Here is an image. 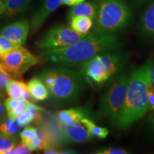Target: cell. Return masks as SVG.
<instances>
[{
  "instance_id": "obj_1",
  "label": "cell",
  "mask_w": 154,
  "mask_h": 154,
  "mask_svg": "<svg viewBox=\"0 0 154 154\" xmlns=\"http://www.w3.org/2000/svg\"><path fill=\"white\" fill-rule=\"evenodd\" d=\"M121 46L116 34L94 32L67 47L44 49L41 54L44 60L61 66H81L96 55L118 51Z\"/></svg>"
},
{
  "instance_id": "obj_2",
  "label": "cell",
  "mask_w": 154,
  "mask_h": 154,
  "mask_svg": "<svg viewBox=\"0 0 154 154\" xmlns=\"http://www.w3.org/2000/svg\"><path fill=\"white\" fill-rule=\"evenodd\" d=\"M152 60V59H148L129 77L124 103L113 123L119 129L129 128L149 111L147 88L151 82Z\"/></svg>"
},
{
  "instance_id": "obj_3",
  "label": "cell",
  "mask_w": 154,
  "mask_h": 154,
  "mask_svg": "<svg viewBox=\"0 0 154 154\" xmlns=\"http://www.w3.org/2000/svg\"><path fill=\"white\" fill-rule=\"evenodd\" d=\"M38 77L47 86L51 99L59 104L76 101L85 88V79L80 72L66 67L43 69Z\"/></svg>"
},
{
  "instance_id": "obj_4",
  "label": "cell",
  "mask_w": 154,
  "mask_h": 154,
  "mask_svg": "<svg viewBox=\"0 0 154 154\" xmlns=\"http://www.w3.org/2000/svg\"><path fill=\"white\" fill-rule=\"evenodd\" d=\"M126 61V54L117 51L100 54L83 63L80 73L92 86H99L121 72Z\"/></svg>"
},
{
  "instance_id": "obj_5",
  "label": "cell",
  "mask_w": 154,
  "mask_h": 154,
  "mask_svg": "<svg viewBox=\"0 0 154 154\" xmlns=\"http://www.w3.org/2000/svg\"><path fill=\"white\" fill-rule=\"evenodd\" d=\"M96 19L95 32L114 34L128 26L131 11L124 0H101Z\"/></svg>"
},
{
  "instance_id": "obj_6",
  "label": "cell",
  "mask_w": 154,
  "mask_h": 154,
  "mask_svg": "<svg viewBox=\"0 0 154 154\" xmlns=\"http://www.w3.org/2000/svg\"><path fill=\"white\" fill-rule=\"evenodd\" d=\"M129 77L124 74L114 79L101 99L100 114L108 117L112 123L116 120L124 103Z\"/></svg>"
},
{
  "instance_id": "obj_7",
  "label": "cell",
  "mask_w": 154,
  "mask_h": 154,
  "mask_svg": "<svg viewBox=\"0 0 154 154\" xmlns=\"http://www.w3.org/2000/svg\"><path fill=\"white\" fill-rule=\"evenodd\" d=\"M42 57L34 55L22 46H17L1 57V64L13 78H21L30 68L42 62Z\"/></svg>"
},
{
  "instance_id": "obj_8",
  "label": "cell",
  "mask_w": 154,
  "mask_h": 154,
  "mask_svg": "<svg viewBox=\"0 0 154 154\" xmlns=\"http://www.w3.org/2000/svg\"><path fill=\"white\" fill-rule=\"evenodd\" d=\"M86 34L77 33L71 27L56 26L47 32L41 39L36 42V47L42 50L67 47L79 41Z\"/></svg>"
},
{
  "instance_id": "obj_9",
  "label": "cell",
  "mask_w": 154,
  "mask_h": 154,
  "mask_svg": "<svg viewBox=\"0 0 154 154\" xmlns=\"http://www.w3.org/2000/svg\"><path fill=\"white\" fill-rule=\"evenodd\" d=\"M59 129L61 137L69 143H84L94 138L80 121L59 127Z\"/></svg>"
},
{
  "instance_id": "obj_10",
  "label": "cell",
  "mask_w": 154,
  "mask_h": 154,
  "mask_svg": "<svg viewBox=\"0 0 154 154\" xmlns=\"http://www.w3.org/2000/svg\"><path fill=\"white\" fill-rule=\"evenodd\" d=\"M30 24L28 20L11 23L0 29V35L13 42L15 46H22L27 38Z\"/></svg>"
},
{
  "instance_id": "obj_11",
  "label": "cell",
  "mask_w": 154,
  "mask_h": 154,
  "mask_svg": "<svg viewBox=\"0 0 154 154\" xmlns=\"http://www.w3.org/2000/svg\"><path fill=\"white\" fill-rule=\"evenodd\" d=\"M61 5V0H44L31 20L32 32H36L42 27L48 17Z\"/></svg>"
},
{
  "instance_id": "obj_12",
  "label": "cell",
  "mask_w": 154,
  "mask_h": 154,
  "mask_svg": "<svg viewBox=\"0 0 154 154\" xmlns=\"http://www.w3.org/2000/svg\"><path fill=\"white\" fill-rule=\"evenodd\" d=\"M84 117H88V110L84 108H73L61 110L57 115L58 127L77 121L81 122V120Z\"/></svg>"
},
{
  "instance_id": "obj_13",
  "label": "cell",
  "mask_w": 154,
  "mask_h": 154,
  "mask_svg": "<svg viewBox=\"0 0 154 154\" xmlns=\"http://www.w3.org/2000/svg\"><path fill=\"white\" fill-rule=\"evenodd\" d=\"M99 5L94 2H86L77 4L73 6L69 11V19L76 16H83L90 17L92 19H96L98 14Z\"/></svg>"
},
{
  "instance_id": "obj_14",
  "label": "cell",
  "mask_w": 154,
  "mask_h": 154,
  "mask_svg": "<svg viewBox=\"0 0 154 154\" xmlns=\"http://www.w3.org/2000/svg\"><path fill=\"white\" fill-rule=\"evenodd\" d=\"M30 96L34 101H42L48 99L49 93L47 86L38 76H34L27 83Z\"/></svg>"
},
{
  "instance_id": "obj_15",
  "label": "cell",
  "mask_w": 154,
  "mask_h": 154,
  "mask_svg": "<svg viewBox=\"0 0 154 154\" xmlns=\"http://www.w3.org/2000/svg\"><path fill=\"white\" fill-rule=\"evenodd\" d=\"M140 31L145 37L154 38V2L143 12L140 20Z\"/></svg>"
},
{
  "instance_id": "obj_16",
  "label": "cell",
  "mask_w": 154,
  "mask_h": 154,
  "mask_svg": "<svg viewBox=\"0 0 154 154\" xmlns=\"http://www.w3.org/2000/svg\"><path fill=\"white\" fill-rule=\"evenodd\" d=\"M6 91L9 97L18 99H30L27 84L23 81L11 79L6 86Z\"/></svg>"
},
{
  "instance_id": "obj_17",
  "label": "cell",
  "mask_w": 154,
  "mask_h": 154,
  "mask_svg": "<svg viewBox=\"0 0 154 154\" xmlns=\"http://www.w3.org/2000/svg\"><path fill=\"white\" fill-rule=\"evenodd\" d=\"M70 27L81 34H87L94 26L93 19L90 17L76 16L69 19Z\"/></svg>"
},
{
  "instance_id": "obj_18",
  "label": "cell",
  "mask_w": 154,
  "mask_h": 154,
  "mask_svg": "<svg viewBox=\"0 0 154 154\" xmlns=\"http://www.w3.org/2000/svg\"><path fill=\"white\" fill-rule=\"evenodd\" d=\"M5 13L7 16L13 17L24 12L29 8L32 0H4Z\"/></svg>"
},
{
  "instance_id": "obj_19",
  "label": "cell",
  "mask_w": 154,
  "mask_h": 154,
  "mask_svg": "<svg viewBox=\"0 0 154 154\" xmlns=\"http://www.w3.org/2000/svg\"><path fill=\"white\" fill-rule=\"evenodd\" d=\"M81 123L87 128L88 132L94 138L104 139L109 134V131L107 128L97 126L93 121L88 119V117L83 118L81 120Z\"/></svg>"
},
{
  "instance_id": "obj_20",
  "label": "cell",
  "mask_w": 154,
  "mask_h": 154,
  "mask_svg": "<svg viewBox=\"0 0 154 154\" xmlns=\"http://www.w3.org/2000/svg\"><path fill=\"white\" fill-rule=\"evenodd\" d=\"M19 126L16 120H13L9 117L4 119L0 123V134L8 135L11 136H16L20 131Z\"/></svg>"
},
{
  "instance_id": "obj_21",
  "label": "cell",
  "mask_w": 154,
  "mask_h": 154,
  "mask_svg": "<svg viewBox=\"0 0 154 154\" xmlns=\"http://www.w3.org/2000/svg\"><path fill=\"white\" fill-rule=\"evenodd\" d=\"M17 145V137L0 134V154L9 153Z\"/></svg>"
},
{
  "instance_id": "obj_22",
  "label": "cell",
  "mask_w": 154,
  "mask_h": 154,
  "mask_svg": "<svg viewBox=\"0 0 154 154\" xmlns=\"http://www.w3.org/2000/svg\"><path fill=\"white\" fill-rule=\"evenodd\" d=\"M19 136L22 143L27 147L31 142L33 141L38 136V130L34 127L26 126L24 129L20 133Z\"/></svg>"
},
{
  "instance_id": "obj_23",
  "label": "cell",
  "mask_w": 154,
  "mask_h": 154,
  "mask_svg": "<svg viewBox=\"0 0 154 154\" xmlns=\"http://www.w3.org/2000/svg\"><path fill=\"white\" fill-rule=\"evenodd\" d=\"M28 102H29L28 99H20L19 104L17 105V106L11 111V112L7 113L9 118H10L11 119H13V120H16L17 117H18L22 112H24V111L26 110V106H27V104H28Z\"/></svg>"
},
{
  "instance_id": "obj_24",
  "label": "cell",
  "mask_w": 154,
  "mask_h": 154,
  "mask_svg": "<svg viewBox=\"0 0 154 154\" xmlns=\"http://www.w3.org/2000/svg\"><path fill=\"white\" fill-rule=\"evenodd\" d=\"M16 47L17 46H15L12 42L5 36L0 35V57L11 51Z\"/></svg>"
},
{
  "instance_id": "obj_25",
  "label": "cell",
  "mask_w": 154,
  "mask_h": 154,
  "mask_svg": "<svg viewBox=\"0 0 154 154\" xmlns=\"http://www.w3.org/2000/svg\"><path fill=\"white\" fill-rule=\"evenodd\" d=\"M94 153L96 154H127L129 153V152L124 149H119V148L108 147L102 148L97 150Z\"/></svg>"
},
{
  "instance_id": "obj_26",
  "label": "cell",
  "mask_w": 154,
  "mask_h": 154,
  "mask_svg": "<svg viewBox=\"0 0 154 154\" xmlns=\"http://www.w3.org/2000/svg\"><path fill=\"white\" fill-rule=\"evenodd\" d=\"M11 77L10 75L7 74V72L0 71V95L1 96H2L6 91V86L9 81L11 79Z\"/></svg>"
},
{
  "instance_id": "obj_27",
  "label": "cell",
  "mask_w": 154,
  "mask_h": 154,
  "mask_svg": "<svg viewBox=\"0 0 154 154\" xmlns=\"http://www.w3.org/2000/svg\"><path fill=\"white\" fill-rule=\"evenodd\" d=\"M147 97L148 104H149V111H154V88L151 85V82H150L149 85H148Z\"/></svg>"
},
{
  "instance_id": "obj_28",
  "label": "cell",
  "mask_w": 154,
  "mask_h": 154,
  "mask_svg": "<svg viewBox=\"0 0 154 154\" xmlns=\"http://www.w3.org/2000/svg\"><path fill=\"white\" fill-rule=\"evenodd\" d=\"M19 101H20V99L12 97H9L5 100L4 104H5L6 111H7V113L11 112L19 104Z\"/></svg>"
},
{
  "instance_id": "obj_29",
  "label": "cell",
  "mask_w": 154,
  "mask_h": 154,
  "mask_svg": "<svg viewBox=\"0 0 154 154\" xmlns=\"http://www.w3.org/2000/svg\"><path fill=\"white\" fill-rule=\"evenodd\" d=\"M32 153V151L26 147V146H24L22 143H19L18 145H16L14 146V148L13 149H11L9 151V153Z\"/></svg>"
},
{
  "instance_id": "obj_30",
  "label": "cell",
  "mask_w": 154,
  "mask_h": 154,
  "mask_svg": "<svg viewBox=\"0 0 154 154\" xmlns=\"http://www.w3.org/2000/svg\"><path fill=\"white\" fill-rule=\"evenodd\" d=\"M6 117V109L5 104L0 98V123Z\"/></svg>"
},
{
  "instance_id": "obj_31",
  "label": "cell",
  "mask_w": 154,
  "mask_h": 154,
  "mask_svg": "<svg viewBox=\"0 0 154 154\" xmlns=\"http://www.w3.org/2000/svg\"><path fill=\"white\" fill-rule=\"evenodd\" d=\"M77 5L76 0H61V5H68L73 7Z\"/></svg>"
},
{
  "instance_id": "obj_32",
  "label": "cell",
  "mask_w": 154,
  "mask_h": 154,
  "mask_svg": "<svg viewBox=\"0 0 154 154\" xmlns=\"http://www.w3.org/2000/svg\"><path fill=\"white\" fill-rule=\"evenodd\" d=\"M151 84L154 88V60H152L151 69Z\"/></svg>"
},
{
  "instance_id": "obj_33",
  "label": "cell",
  "mask_w": 154,
  "mask_h": 154,
  "mask_svg": "<svg viewBox=\"0 0 154 154\" xmlns=\"http://www.w3.org/2000/svg\"><path fill=\"white\" fill-rule=\"evenodd\" d=\"M44 153L47 154H58L61 153V151L57 149H49L47 150H44Z\"/></svg>"
},
{
  "instance_id": "obj_34",
  "label": "cell",
  "mask_w": 154,
  "mask_h": 154,
  "mask_svg": "<svg viewBox=\"0 0 154 154\" xmlns=\"http://www.w3.org/2000/svg\"><path fill=\"white\" fill-rule=\"evenodd\" d=\"M147 123L148 124L154 123V111H152L151 113H150V115L149 116V118H148Z\"/></svg>"
},
{
  "instance_id": "obj_35",
  "label": "cell",
  "mask_w": 154,
  "mask_h": 154,
  "mask_svg": "<svg viewBox=\"0 0 154 154\" xmlns=\"http://www.w3.org/2000/svg\"><path fill=\"white\" fill-rule=\"evenodd\" d=\"M5 11V3L2 2L0 0V14H3Z\"/></svg>"
},
{
  "instance_id": "obj_36",
  "label": "cell",
  "mask_w": 154,
  "mask_h": 154,
  "mask_svg": "<svg viewBox=\"0 0 154 154\" xmlns=\"http://www.w3.org/2000/svg\"><path fill=\"white\" fill-rule=\"evenodd\" d=\"M149 128L151 131L152 134H154V123H152V124H149Z\"/></svg>"
},
{
  "instance_id": "obj_37",
  "label": "cell",
  "mask_w": 154,
  "mask_h": 154,
  "mask_svg": "<svg viewBox=\"0 0 154 154\" xmlns=\"http://www.w3.org/2000/svg\"><path fill=\"white\" fill-rule=\"evenodd\" d=\"M84 1H85V0H76V2H77V4H79V3L84 2Z\"/></svg>"
}]
</instances>
